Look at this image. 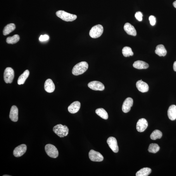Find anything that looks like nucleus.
<instances>
[{"instance_id":"1","label":"nucleus","mask_w":176,"mask_h":176,"mask_svg":"<svg viewBox=\"0 0 176 176\" xmlns=\"http://www.w3.org/2000/svg\"><path fill=\"white\" fill-rule=\"evenodd\" d=\"M88 67L89 65L86 62H81L74 67L72 70L73 75L76 76L82 75L86 72Z\"/></svg>"},{"instance_id":"2","label":"nucleus","mask_w":176,"mask_h":176,"mask_svg":"<svg viewBox=\"0 0 176 176\" xmlns=\"http://www.w3.org/2000/svg\"><path fill=\"white\" fill-rule=\"evenodd\" d=\"M53 132L61 138L65 137L69 134V129L66 125L58 124L54 126L53 128Z\"/></svg>"},{"instance_id":"3","label":"nucleus","mask_w":176,"mask_h":176,"mask_svg":"<svg viewBox=\"0 0 176 176\" xmlns=\"http://www.w3.org/2000/svg\"><path fill=\"white\" fill-rule=\"evenodd\" d=\"M56 16L63 21L66 22H71L76 19L77 16L73 14L66 12L62 10L57 11L56 13Z\"/></svg>"},{"instance_id":"4","label":"nucleus","mask_w":176,"mask_h":176,"mask_svg":"<svg viewBox=\"0 0 176 176\" xmlns=\"http://www.w3.org/2000/svg\"><path fill=\"white\" fill-rule=\"evenodd\" d=\"M103 32V26L97 25L93 27L89 32V35L93 38H97L101 36Z\"/></svg>"},{"instance_id":"5","label":"nucleus","mask_w":176,"mask_h":176,"mask_svg":"<svg viewBox=\"0 0 176 176\" xmlns=\"http://www.w3.org/2000/svg\"><path fill=\"white\" fill-rule=\"evenodd\" d=\"M45 151L49 156L53 158H56L58 156V151L56 147L51 144H47L45 147Z\"/></svg>"},{"instance_id":"6","label":"nucleus","mask_w":176,"mask_h":176,"mask_svg":"<svg viewBox=\"0 0 176 176\" xmlns=\"http://www.w3.org/2000/svg\"><path fill=\"white\" fill-rule=\"evenodd\" d=\"M14 71L12 68H7L5 70L4 73V79L5 82L7 84L11 83L14 78Z\"/></svg>"},{"instance_id":"7","label":"nucleus","mask_w":176,"mask_h":176,"mask_svg":"<svg viewBox=\"0 0 176 176\" xmlns=\"http://www.w3.org/2000/svg\"><path fill=\"white\" fill-rule=\"evenodd\" d=\"M89 157L92 161L101 162L103 160V157L99 152L91 150L89 153Z\"/></svg>"},{"instance_id":"8","label":"nucleus","mask_w":176,"mask_h":176,"mask_svg":"<svg viewBox=\"0 0 176 176\" xmlns=\"http://www.w3.org/2000/svg\"><path fill=\"white\" fill-rule=\"evenodd\" d=\"M27 146L25 144H22L16 147L13 152V154L16 157H19L24 154L27 151Z\"/></svg>"},{"instance_id":"9","label":"nucleus","mask_w":176,"mask_h":176,"mask_svg":"<svg viewBox=\"0 0 176 176\" xmlns=\"http://www.w3.org/2000/svg\"><path fill=\"white\" fill-rule=\"evenodd\" d=\"M107 142L109 147L114 153H118L119 148L117 140L115 138L113 137H109L107 140Z\"/></svg>"},{"instance_id":"10","label":"nucleus","mask_w":176,"mask_h":176,"mask_svg":"<svg viewBox=\"0 0 176 176\" xmlns=\"http://www.w3.org/2000/svg\"><path fill=\"white\" fill-rule=\"evenodd\" d=\"M88 86L90 89L96 91H103L105 89L104 85L103 83L97 81H93L89 82Z\"/></svg>"},{"instance_id":"11","label":"nucleus","mask_w":176,"mask_h":176,"mask_svg":"<svg viewBox=\"0 0 176 176\" xmlns=\"http://www.w3.org/2000/svg\"><path fill=\"white\" fill-rule=\"evenodd\" d=\"M148 126V122L145 119H140L137 123V130L139 132H143L146 129Z\"/></svg>"},{"instance_id":"12","label":"nucleus","mask_w":176,"mask_h":176,"mask_svg":"<svg viewBox=\"0 0 176 176\" xmlns=\"http://www.w3.org/2000/svg\"><path fill=\"white\" fill-rule=\"evenodd\" d=\"M133 100L131 97H128L123 104L122 110L124 113H127L130 111L131 108L133 105Z\"/></svg>"},{"instance_id":"13","label":"nucleus","mask_w":176,"mask_h":176,"mask_svg":"<svg viewBox=\"0 0 176 176\" xmlns=\"http://www.w3.org/2000/svg\"><path fill=\"white\" fill-rule=\"evenodd\" d=\"M18 109L16 106L11 107L9 113V117L12 121L16 122L18 120Z\"/></svg>"},{"instance_id":"14","label":"nucleus","mask_w":176,"mask_h":176,"mask_svg":"<svg viewBox=\"0 0 176 176\" xmlns=\"http://www.w3.org/2000/svg\"><path fill=\"white\" fill-rule=\"evenodd\" d=\"M136 86L137 89L142 93L146 92L148 91L149 87L146 83L142 81V80L138 81Z\"/></svg>"},{"instance_id":"15","label":"nucleus","mask_w":176,"mask_h":176,"mask_svg":"<svg viewBox=\"0 0 176 176\" xmlns=\"http://www.w3.org/2000/svg\"><path fill=\"white\" fill-rule=\"evenodd\" d=\"M124 28L126 32L128 35L136 36L137 32L134 27L130 24V23H126L124 27Z\"/></svg>"},{"instance_id":"16","label":"nucleus","mask_w":176,"mask_h":176,"mask_svg":"<svg viewBox=\"0 0 176 176\" xmlns=\"http://www.w3.org/2000/svg\"><path fill=\"white\" fill-rule=\"evenodd\" d=\"M44 89L49 93L53 92L55 89V85L53 81L51 79H47L44 84Z\"/></svg>"},{"instance_id":"17","label":"nucleus","mask_w":176,"mask_h":176,"mask_svg":"<svg viewBox=\"0 0 176 176\" xmlns=\"http://www.w3.org/2000/svg\"><path fill=\"white\" fill-rule=\"evenodd\" d=\"M81 103L79 101H75L73 102L69 106L68 110L70 113L75 114L79 111L80 108Z\"/></svg>"},{"instance_id":"18","label":"nucleus","mask_w":176,"mask_h":176,"mask_svg":"<svg viewBox=\"0 0 176 176\" xmlns=\"http://www.w3.org/2000/svg\"><path fill=\"white\" fill-rule=\"evenodd\" d=\"M168 118L171 120L176 119V106L173 105L169 107L168 111Z\"/></svg>"},{"instance_id":"19","label":"nucleus","mask_w":176,"mask_h":176,"mask_svg":"<svg viewBox=\"0 0 176 176\" xmlns=\"http://www.w3.org/2000/svg\"><path fill=\"white\" fill-rule=\"evenodd\" d=\"M133 67L138 69H146L149 67L148 64L145 62L140 60L135 61L133 65Z\"/></svg>"},{"instance_id":"20","label":"nucleus","mask_w":176,"mask_h":176,"mask_svg":"<svg viewBox=\"0 0 176 176\" xmlns=\"http://www.w3.org/2000/svg\"><path fill=\"white\" fill-rule=\"evenodd\" d=\"M155 53L160 56H165L167 54V51L165 46L162 44L158 45L156 47Z\"/></svg>"},{"instance_id":"21","label":"nucleus","mask_w":176,"mask_h":176,"mask_svg":"<svg viewBox=\"0 0 176 176\" xmlns=\"http://www.w3.org/2000/svg\"><path fill=\"white\" fill-rule=\"evenodd\" d=\"M30 75V72L28 70H26L19 77L17 81L18 84L19 85L23 84Z\"/></svg>"},{"instance_id":"22","label":"nucleus","mask_w":176,"mask_h":176,"mask_svg":"<svg viewBox=\"0 0 176 176\" xmlns=\"http://www.w3.org/2000/svg\"><path fill=\"white\" fill-rule=\"evenodd\" d=\"M15 26L13 23L9 24L5 26L3 30V34L6 36L8 35L15 29Z\"/></svg>"},{"instance_id":"23","label":"nucleus","mask_w":176,"mask_h":176,"mask_svg":"<svg viewBox=\"0 0 176 176\" xmlns=\"http://www.w3.org/2000/svg\"><path fill=\"white\" fill-rule=\"evenodd\" d=\"M151 172V170L149 168H144L141 169L136 173V176H148Z\"/></svg>"},{"instance_id":"24","label":"nucleus","mask_w":176,"mask_h":176,"mask_svg":"<svg viewBox=\"0 0 176 176\" xmlns=\"http://www.w3.org/2000/svg\"><path fill=\"white\" fill-rule=\"evenodd\" d=\"M95 112L97 115L104 120L108 119V114L103 108H100L96 109Z\"/></svg>"},{"instance_id":"25","label":"nucleus","mask_w":176,"mask_h":176,"mask_svg":"<svg viewBox=\"0 0 176 176\" xmlns=\"http://www.w3.org/2000/svg\"><path fill=\"white\" fill-rule=\"evenodd\" d=\"M19 40V36L18 35H15L12 37H9L7 38L6 41L8 44H13L16 43Z\"/></svg>"},{"instance_id":"26","label":"nucleus","mask_w":176,"mask_h":176,"mask_svg":"<svg viewBox=\"0 0 176 176\" xmlns=\"http://www.w3.org/2000/svg\"><path fill=\"white\" fill-rule=\"evenodd\" d=\"M160 149V147L157 144L152 143L149 145L148 151L151 153H156Z\"/></svg>"},{"instance_id":"27","label":"nucleus","mask_w":176,"mask_h":176,"mask_svg":"<svg viewBox=\"0 0 176 176\" xmlns=\"http://www.w3.org/2000/svg\"><path fill=\"white\" fill-rule=\"evenodd\" d=\"M162 135V133L160 130H155L150 135V138L152 140H156L161 139Z\"/></svg>"},{"instance_id":"28","label":"nucleus","mask_w":176,"mask_h":176,"mask_svg":"<svg viewBox=\"0 0 176 176\" xmlns=\"http://www.w3.org/2000/svg\"><path fill=\"white\" fill-rule=\"evenodd\" d=\"M122 53L124 56L125 57H129L134 55L131 48L130 47L126 46L123 48L122 50Z\"/></svg>"},{"instance_id":"29","label":"nucleus","mask_w":176,"mask_h":176,"mask_svg":"<svg viewBox=\"0 0 176 176\" xmlns=\"http://www.w3.org/2000/svg\"><path fill=\"white\" fill-rule=\"evenodd\" d=\"M135 17L138 21H141L142 19V16L143 15L141 12L138 11L135 13Z\"/></svg>"},{"instance_id":"30","label":"nucleus","mask_w":176,"mask_h":176,"mask_svg":"<svg viewBox=\"0 0 176 176\" xmlns=\"http://www.w3.org/2000/svg\"><path fill=\"white\" fill-rule=\"evenodd\" d=\"M149 19L150 21V24L154 26L155 25L156 23V18L153 15H151L149 16Z\"/></svg>"},{"instance_id":"31","label":"nucleus","mask_w":176,"mask_h":176,"mask_svg":"<svg viewBox=\"0 0 176 176\" xmlns=\"http://www.w3.org/2000/svg\"><path fill=\"white\" fill-rule=\"evenodd\" d=\"M49 38V36L48 35H41L40 36L39 40L40 41L44 42L48 40Z\"/></svg>"},{"instance_id":"32","label":"nucleus","mask_w":176,"mask_h":176,"mask_svg":"<svg viewBox=\"0 0 176 176\" xmlns=\"http://www.w3.org/2000/svg\"><path fill=\"white\" fill-rule=\"evenodd\" d=\"M173 70L176 72V61H175L173 65Z\"/></svg>"},{"instance_id":"33","label":"nucleus","mask_w":176,"mask_h":176,"mask_svg":"<svg viewBox=\"0 0 176 176\" xmlns=\"http://www.w3.org/2000/svg\"><path fill=\"white\" fill-rule=\"evenodd\" d=\"M173 6H174L176 8V1H175L173 2Z\"/></svg>"},{"instance_id":"34","label":"nucleus","mask_w":176,"mask_h":176,"mask_svg":"<svg viewBox=\"0 0 176 176\" xmlns=\"http://www.w3.org/2000/svg\"><path fill=\"white\" fill-rule=\"evenodd\" d=\"M3 176H10V175H3Z\"/></svg>"}]
</instances>
